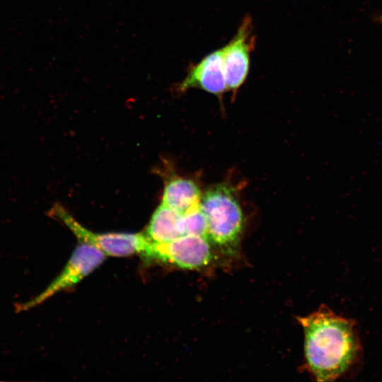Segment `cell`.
<instances>
[{"label":"cell","mask_w":382,"mask_h":382,"mask_svg":"<svg viewBox=\"0 0 382 382\" xmlns=\"http://www.w3.org/2000/svg\"><path fill=\"white\" fill-rule=\"evenodd\" d=\"M47 215L65 224L81 242L96 247L106 255L125 257L136 253L143 255L151 242L143 233L93 232L81 225L59 203L54 204L47 212Z\"/></svg>","instance_id":"cell-3"},{"label":"cell","mask_w":382,"mask_h":382,"mask_svg":"<svg viewBox=\"0 0 382 382\" xmlns=\"http://www.w3.org/2000/svg\"><path fill=\"white\" fill-rule=\"evenodd\" d=\"M211 246L205 237L186 235L164 243L151 241L142 255L183 269H197L211 260Z\"/></svg>","instance_id":"cell-4"},{"label":"cell","mask_w":382,"mask_h":382,"mask_svg":"<svg viewBox=\"0 0 382 382\" xmlns=\"http://www.w3.org/2000/svg\"><path fill=\"white\" fill-rule=\"evenodd\" d=\"M145 234L156 243L168 242L186 236L183 214L161 203L153 214Z\"/></svg>","instance_id":"cell-8"},{"label":"cell","mask_w":382,"mask_h":382,"mask_svg":"<svg viewBox=\"0 0 382 382\" xmlns=\"http://www.w3.org/2000/svg\"><path fill=\"white\" fill-rule=\"evenodd\" d=\"M201 198L200 190L194 181L173 177L165 185L162 204L183 214L199 206Z\"/></svg>","instance_id":"cell-9"},{"label":"cell","mask_w":382,"mask_h":382,"mask_svg":"<svg viewBox=\"0 0 382 382\" xmlns=\"http://www.w3.org/2000/svg\"><path fill=\"white\" fill-rule=\"evenodd\" d=\"M200 208L211 244L224 250L234 248L243 230V215L233 190L226 185L213 187L202 196Z\"/></svg>","instance_id":"cell-2"},{"label":"cell","mask_w":382,"mask_h":382,"mask_svg":"<svg viewBox=\"0 0 382 382\" xmlns=\"http://www.w3.org/2000/svg\"><path fill=\"white\" fill-rule=\"evenodd\" d=\"M255 45L253 21L250 15L243 19L236 33L223 47L224 66L227 91L236 94L245 81L250 64V54Z\"/></svg>","instance_id":"cell-6"},{"label":"cell","mask_w":382,"mask_h":382,"mask_svg":"<svg viewBox=\"0 0 382 382\" xmlns=\"http://www.w3.org/2000/svg\"><path fill=\"white\" fill-rule=\"evenodd\" d=\"M192 88H199L218 97L227 91L223 47L210 52L197 63L189 66L187 75L178 85L177 90L183 93Z\"/></svg>","instance_id":"cell-7"},{"label":"cell","mask_w":382,"mask_h":382,"mask_svg":"<svg viewBox=\"0 0 382 382\" xmlns=\"http://www.w3.org/2000/svg\"><path fill=\"white\" fill-rule=\"evenodd\" d=\"M299 321L304 332L307 365L316 380L332 381L345 374L361 349L354 320L323 306Z\"/></svg>","instance_id":"cell-1"},{"label":"cell","mask_w":382,"mask_h":382,"mask_svg":"<svg viewBox=\"0 0 382 382\" xmlns=\"http://www.w3.org/2000/svg\"><path fill=\"white\" fill-rule=\"evenodd\" d=\"M105 255L96 247L81 242L75 248L60 274L49 286L30 301L19 304L16 309L22 311L31 308L57 293L76 284L102 264Z\"/></svg>","instance_id":"cell-5"}]
</instances>
